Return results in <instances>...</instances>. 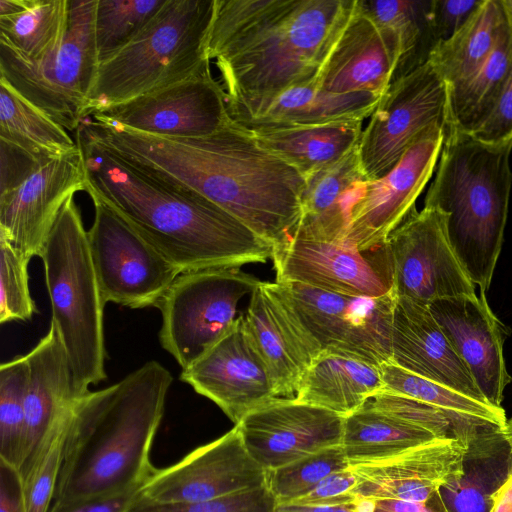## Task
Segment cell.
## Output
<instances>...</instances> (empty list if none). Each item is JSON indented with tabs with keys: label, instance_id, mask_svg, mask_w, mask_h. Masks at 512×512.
Returning <instances> with one entry per match:
<instances>
[{
	"label": "cell",
	"instance_id": "obj_1",
	"mask_svg": "<svg viewBox=\"0 0 512 512\" xmlns=\"http://www.w3.org/2000/svg\"><path fill=\"white\" fill-rule=\"evenodd\" d=\"M78 135L143 173L212 202L273 247L296 231L305 178L234 121L207 136L168 138L91 119Z\"/></svg>",
	"mask_w": 512,
	"mask_h": 512
},
{
	"label": "cell",
	"instance_id": "obj_2",
	"mask_svg": "<svg viewBox=\"0 0 512 512\" xmlns=\"http://www.w3.org/2000/svg\"><path fill=\"white\" fill-rule=\"evenodd\" d=\"M356 0H215L205 39L228 109L314 83Z\"/></svg>",
	"mask_w": 512,
	"mask_h": 512
},
{
	"label": "cell",
	"instance_id": "obj_3",
	"mask_svg": "<svg viewBox=\"0 0 512 512\" xmlns=\"http://www.w3.org/2000/svg\"><path fill=\"white\" fill-rule=\"evenodd\" d=\"M89 195L123 218L181 273L240 268L272 258L273 246L212 202L178 190L76 136Z\"/></svg>",
	"mask_w": 512,
	"mask_h": 512
},
{
	"label": "cell",
	"instance_id": "obj_4",
	"mask_svg": "<svg viewBox=\"0 0 512 512\" xmlns=\"http://www.w3.org/2000/svg\"><path fill=\"white\" fill-rule=\"evenodd\" d=\"M173 377L149 361L75 405L53 503L121 494L156 471L150 453Z\"/></svg>",
	"mask_w": 512,
	"mask_h": 512
},
{
	"label": "cell",
	"instance_id": "obj_5",
	"mask_svg": "<svg viewBox=\"0 0 512 512\" xmlns=\"http://www.w3.org/2000/svg\"><path fill=\"white\" fill-rule=\"evenodd\" d=\"M512 140L490 144L472 135H445L424 207L444 219L450 244L465 272L489 289L501 252L512 187Z\"/></svg>",
	"mask_w": 512,
	"mask_h": 512
},
{
	"label": "cell",
	"instance_id": "obj_6",
	"mask_svg": "<svg viewBox=\"0 0 512 512\" xmlns=\"http://www.w3.org/2000/svg\"><path fill=\"white\" fill-rule=\"evenodd\" d=\"M214 1L166 0L132 41L98 65L88 95L87 118L184 81L210 64L205 39Z\"/></svg>",
	"mask_w": 512,
	"mask_h": 512
},
{
	"label": "cell",
	"instance_id": "obj_7",
	"mask_svg": "<svg viewBox=\"0 0 512 512\" xmlns=\"http://www.w3.org/2000/svg\"><path fill=\"white\" fill-rule=\"evenodd\" d=\"M60 333L80 396L106 379L104 306L81 212L70 197L39 255Z\"/></svg>",
	"mask_w": 512,
	"mask_h": 512
},
{
	"label": "cell",
	"instance_id": "obj_8",
	"mask_svg": "<svg viewBox=\"0 0 512 512\" xmlns=\"http://www.w3.org/2000/svg\"><path fill=\"white\" fill-rule=\"evenodd\" d=\"M97 0H70L62 42L31 60L0 44V77L66 130L86 120L87 101L99 65L94 19Z\"/></svg>",
	"mask_w": 512,
	"mask_h": 512
},
{
	"label": "cell",
	"instance_id": "obj_9",
	"mask_svg": "<svg viewBox=\"0 0 512 512\" xmlns=\"http://www.w3.org/2000/svg\"><path fill=\"white\" fill-rule=\"evenodd\" d=\"M260 283L240 268L180 273L156 305L163 349L182 370L189 368L232 325L238 302Z\"/></svg>",
	"mask_w": 512,
	"mask_h": 512
},
{
	"label": "cell",
	"instance_id": "obj_10",
	"mask_svg": "<svg viewBox=\"0 0 512 512\" xmlns=\"http://www.w3.org/2000/svg\"><path fill=\"white\" fill-rule=\"evenodd\" d=\"M449 128L448 85L428 61L393 81L370 115L357 144L367 180L384 177L428 128Z\"/></svg>",
	"mask_w": 512,
	"mask_h": 512
},
{
	"label": "cell",
	"instance_id": "obj_11",
	"mask_svg": "<svg viewBox=\"0 0 512 512\" xmlns=\"http://www.w3.org/2000/svg\"><path fill=\"white\" fill-rule=\"evenodd\" d=\"M90 197L94 219L87 236L104 302L156 307L181 272L111 206Z\"/></svg>",
	"mask_w": 512,
	"mask_h": 512
},
{
	"label": "cell",
	"instance_id": "obj_12",
	"mask_svg": "<svg viewBox=\"0 0 512 512\" xmlns=\"http://www.w3.org/2000/svg\"><path fill=\"white\" fill-rule=\"evenodd\" d=\"M322 351L380 366L391 359L395 295L372 298L279 283Z\"/></svg>",
	"mask_w": 512,
	"mask_h": 512
},
{
	"label": "cell",
	"instance_id": "obj_13",
	"mask_svg": "<svg viewBox=\"0 0 512 512\" xmlns=\"http://www.w3.org/2000/svg\"><path fill=\"white\" fill-rule=\"evenodd\" d=\"M385 247L395 297L430 305L442 298L476 294L436 210L414 208L389 235Z\"/></svg>",
	"mask_w": 512,
	"mask_h": 512
},
{
	"label": "cell",
	"instance_id": "obj_14",
	"mask_svg": "<svg viewBox=\"0 0 512 512\" xmlns=\"http://www.w3.org/2000/svg\"><path fill=\"white\" fill-rule=\"evenodd\" d=\"M89 117L97 122L168 138L207 136L233 121L224 89L214 79L210 64L184 81Z\"/></svg>",
	"mask_w": 512,
	"mask_h": 512
},
{
	"label": "cell",
	"instance_id": "obj_15",
	"mask_svg": "<svg viewBox=\"0 0 512 512\" xmlns=\"http://www.w3.org/2000/svg\"><path fill=\"white\" fill-rule=\"evenodd\" d=\"M268 471L249 454L235 425L174 464L156 469L141 488L142 499L161 505L206 502L267 484Z\"/></svg>",
	"mask_w": 512,
	"mask_h": 512
},
{
	"label": "cell",
	"instance_id": "obj_16",
	"mask_svg": "<svg viewBox=\"0 0 512 512\" xmlns=\"http://www.w3.org/2000/svg\"><path fill=\"white\" fill-rule=\"evenodd\" d=\"M444 139V127L426 129L390 172L365 182L352 209L346 242L363 252L386 243L415 208L440 158Z\"/></svg>",
	"mask_w": 512,
	"mask_h": 512
},
{
	"label": "cell",
	"instance_id": "obj_17",
	"mask_svg": "<svg viewBox=\"0 0 512 512\" xmlns=\"http://www.w3.org/2000/svg\"><path fill=\"white\" fill-rule=\"evenodd\" d=\"M277 283H299L320 290L378 298L393 292L385 244L360 251L348 242H325L292 235L273 247Z\"/></svg>",
	"mask_w": 512,
	"mask_h": 512
},
{
	"label": "cell",
	"instance_id": "obj_18",
	"mask_svg": "<svg viewBox=\"0 0 512 512\" xmlns=\"http://www.w3.org/2000/svg\"><path fill=\"white\" fill-rule=\"evenodd\" d=\"M180 379L214 402L235 425L278 397L244 315L182 370Z\"/></svg>",
	"mask_w": 512,
	"mask_h": 512
},
{
	"label": "cell",
	"instance_id": "obj_19",
	"mask_svg": "<svg viewBox=\"0 0 512 512\" xmlns=\"http://www.w3.org/2000/svg\"><path fill=\"white\" fill-rule=\"evenodd\" d=\"M87 185L79 145L75 152L40 164L19 186L0 195V235L25 258L39 256L67 200Z\"/></svg>",
	"mask_w": 512,
	"mask_h": 512
},
{
	"label": "cell",
	"instance_id": "obj_20",
	"mask_svg": "<svg viewBox=\"0 0 512 512\" xmlns=\"http://www.w3.org/2000/svg\"><path fill=\"white\" fill-rule=\"evenodd\" d=\"M345 416L295 398L277 397L236 426L244 444L266 471L342 444Z\"/></svg>",
	"mask_w": 512,
	"mask_h": 512
},
{
	"label": "cell",
	"instance_id": "obj_21",
	"mask_svg": "<svg viewBox=\"0 0 512 512\" xmlns=\"http://www.w3.org/2000/svg\"><path fill=\"white\" fill-rule=\"evenodd\" d=\"M278 397L295 398L299 383L321 345L301 321L277 282H262L244 315Z\"/></svg>",
	"mask_w": 512,
	"mask_h": 512
},
{
	"label": "cell",
	"instance_id": "obj_22",
	"mask_svg": "<svg viewBox=\"0 0 512 512\" xmlns=\"http://www.w3.org/2000/svg\"><path fill=\"white\" fill-rule=\"evenodd\" d=\"M464 442L454 436L438 438L394 456L350 466L356 483L355 502L395 499L428 501L462 470Z\"/></svg>",
	"mask_w": 512,
	"mask_h": 512
},
{
	"label": "cell",
	"instance_id": "obj_23",
	"mask_svg": "<svg viewBox=\"0 0 512 512\" xmlns=\"http://www.w3.org/2000/svg\"><path fill=\"white\" fill-rule=\"evenodd\" d=\"M428 306L482 396L501 407L511 377L503 354V326L485 294L442 298Z\"/></svg>",
	"mask_w": 512,
	"mask_h": 512
},
{
	"label": "cell",
	"instance_id": "obj_24",
	"mask_svg": "<svg viewBox=\"0 0 512 512\" xmlns=\"http://www.w3.org/2000/svg\"><path fill=\"white\" fill-rule=\"evenodd\" d=\"M397 42L381 31L358 1L314 82L335 94L367 92L383 96L398 63Z\"/></svg>",
	"mask_w": 512,
	"mask_h": 512
},
{
	"label": "cell",
	"instance_id": "obj_25",
	"mask_svg": "<svg viewBox=\"0 0 512 512\" xmlns=\"http://www.w3.org/2000/svg\"><path fill=\"white\" fill-rule=\"evenodd\" d=\"M390 362L487 402L428 305L404 297L395 298Z\"/></svg>",
	"mask_w": 512,
	"mask_h": 512
},
{
	"label": "cell",
	"instance_id": "obj_26",
	"mask_svg": "<svg viewBox=\"0 0 512 512\" xmlns=\"http://www.w3.org/2000/svg\"><path fill=\"white\" fill-rule=\"evenodd\" d=\"M29 382L25 400V454L20 474L32 462L47 435L72 415L80 396L57 326L26 354Z\"/></svg>",
	"mask_w": 512,
	"mask_h": 512
},
{
	"label": "cell",
	"instance_id": "obj_27",
	"mask_svg": "<svg viewBox=\"0 0 512 512\" xmlns=\"http://www.w3.org/2000/svg\"><path fill=\"white\" fill-rule=\"evenodd\" d=\"M366 181L357 146L339 160L305 177L301 217L294 236L346 242L352 209Z\"/></svg>",
	"mask_w": 512,
	"mask_h": 512
},
{
	"label": "cell",
	"instance_id": "obj_28",
	"mask_svg": "<svg viewBox=\"0 0 512 512\" xmlns=\"http://www.w3.org/2000/svg\"><path fill=\"white\" fill-rule=\"evenodd\" d=\"M380 99L381 96L367 92L335 94L310 83L293 87L267 102L228 111L234 122L249 130L312 126L363 121Z\"/></svg>",
	"mask_w": 512,
	"mask_h": 512
},
{
	"label": "cell",
	"instance_id": "obj_29",
	"mask_svg": "<svg viewBox=\"0 0 512 512\" xmlns=\"http://www.w3.org/2000/svg\"><path fill=\"white\" fill-rule=\"evenodd\" d=\"M464 444L460 475L431 499L441 512H490L512 477V445L498 427L481 430Z\"/></svg>",
	"mask_w": 512,
	"mask_h": 512
},
{
	"label": "cell",
	"instance_id": "obj_30",
	"mask_svg": "<svg viewBox=\"0 0 512 512\" xmlns=\"http://www.w3.org/2000/svg\"><path fill=\"white\" fill-rule=\"evenodd\" d=\"M383 389L380 366L322 351L304 373L295 399L347 416Z\"/></svg>",
	"mask_w": 512,
	"mask_h": 512
},
{
	"label": "cell",
	"instance_id": "obj_31",
	"mask_svg": "<svg viewBox=\"0 0 512 512\" xmlns=\"http://www.w3.org/2000/svg\"><path fill=\"white\" fill-rule=\"evenodd\" d=\"M362 124L361 120H352L246 130L261 147L293 166L305 178L356 147Z\"/></svg>",
	"mask_w": 512,
	"mask_h": 512
},
{
	"label": "cell",
	"instance_id": "obj_32",
	"mask_svg": "<svg viewBox=\"0 0 512 512\" xmlns=\"http://www.w3.org/2000/svg\"><path fill=\"white\" fill-rule=\"evenodd\" d=\"M438 439L433 433L363 404L345 416L342 448L350 466L382 460Z\"/></svg>",
	"mask_w": 512,
	"mask_h": 512
},
{
	"label": "cell",
	"instance_id": "obj_33",
	"mask_svg": "<svg viewBox=\"0 0 512 512\" xmlns=\"http://www.w3.org/2000/svg\"><path fill=\"white\" fill-rule=\"evenodd\" d=\"M505 24L502 0H482L460 29L435 47L429 61L448 88L468 78L485 61Z\"/></svg>",
	"mask_w": 512,
	"mask_h": 512
},
{
	"label": "cell",
	"instance_id": "obj_34",
	"mask_svg": "<svg viewBox=\"0 0 512 512\" xmlns=\"http://www.w3.org/2000/svg\"><path fill=\"white\" fill-rule=\"evenodd\" d=\"M0 139L46 162L78 149L66 129L0 77Z\"/></svg>",
	"mask_w": 512,
	"mask_h": 512
},
{
	"label": "cell",
	"instance_id": "obj_35",
	"mask_svg": "<svg viewBox=\"0 0 512 512\" xmlns=\"http://www.w3.org/2000/svg\"><path fill=\"white\" fill-rule=\"evenodd\" d=\"M384 389L435 406L451 415L465 440L487 428H504L505 410L469 397L438 382L413 374L391 362L380 365ZM464 440V441H465Z\"/></svg>",
	"mask_w": 512,
	"mask_h": 512
},
{
	"label": "cell",
	"instance_id": "obj_36",
	"mask_svg": "<svg viewBox=\"0 0 512 512\" xmlns=\"http://www.w3.org/2000/svg\"><path fill=\"white\" fill-rule=\"evenodd\" d=\"M357 1L376 26L397 42L399 59L392 82L429 61L436 47L431 25L432 0Z\"/></svg>",
	"mask_w": 512,
	"mask_h": 512
},
{
	"label": "cell",
	"instance_id": "obj_37",
	"mask_svg": "<svg viewBox=\"0 0 512 512\" xmlns=\"http://www.w3.org/2000/svg\"><path fill=\"white\" fill-rule=\"evenodd\" d=\"M512 68V32L507 19L485 61L465 80L448 88L449 131L472 133L491 110ZM445 134V135H446Z\"/></svg>",
	"mask_w": 512,
	"mask_h": 512
},
{
	"label": "cell",
	"instance_id": "obj_38",
	"mask_svg": "<svg viewBox=\"0 0 512 512\" xmlns=\"http://www.w3.org/2000/svg\"><path fill=\"white\" fill-rule=\"evenodd\" d=\"M70 0H31L22 12L0 17V44L31 60L53 51L63 40Z\"/></svg>",
	"mask_w": 512,
	"mask_h": 512
},
{
	"label": "cell",
	"instance_id": "obj_39",
	"mask_svg": "<svg viewBox=\"0 0 512 512\" xmlns=\"http://www.w3.org/2000/svg\"><path fill=\"white\" fill-rule=\"evenodd\" d=\"M29 382L26 355L0 367V460L20 471L25 454V400Z\"/></svg>",
	"mask_w": 512,
	"mask_h": 512
},
{
	"label": "cell",
	"instance_id": "obj_40",
	"mask_svg": "<svg viewBox=\"0 0 512 512\" xmlns=\"http://www.w3.org/2000/svg\"><path fill=\"white\" fill-rule=\"evenodd\" d=\"M165 1L97 0L94 33L99 64L132 41Z\"/></svg>",
	"mask_w": 512,
	"mask_h": 512
},
{
	"label": "cell",
	"instance_id": "obj_41",
	"mask_svg": "<svg viewBox=\"0 0 512 512\" xmlns=\"http://www.w3.org/2000/svg\"><path fill=\"white\" fill-rule=\"evenodd\" d=\"M349 468L350 463L342 446L329 447L268 471L267 485L278 505L291 504L327 476Z\"/></svg>",
	"mask_w": 512,
	"mask_h": 512
},
{
	"label": "cell",
	"instance_id": "obj_42",
	"mask_svg": "<svg viewBox=\"0 0 512 512\" xmlns=\"http://www.w3.org/2000/svg\"><path fill=\"white\" fill-rule=\"evenodd\" d=\"M72 416L73 413L47 435L21 474L27 512H48L53 503Z\"/></svg>",
	"mask_w": 512,
	"mask_h": 512
},
{
	"label": "cell",
	"instance_id": "obj_43",
	"mask_svg": "<svg viewBox=\"0 0 512 512\" xmlns=\"http://www.w3.org/2000/svg\"><path fill=\"white\" fill-rule=\"evenodd\" d=\"M20 252L0 235V323L27 321L37 312L29 290L28 263Z\"/></svg>",
	"mask_w": 512,
	"mask_h": 512
},
{
	"label": "cell",
	"instance_id": "obj_44",
	"mask_svg": "<svg viewBox=\"0 0 512 512\" xmlns=\"http://www.w3.org/2000/svg\"><path fill=\"white\" fill-rule=\"evenodd\" d=\"M364 404L428 430L437 438L454 436L465 440L461 427L451 415L419 400L382 390Z\"/></svg>",
	"mask_w": 512,
	"mask_h": 512
},
{
	"label": "cell",
	"instance_id": "obj_45",
	"mask_svg": "<svg viewBox=\"0 0 512 512\" xmlns=\"http://www.w3.org/2000/svg\"><path fill=\"white\" fill-rule=\"evenodd\" d=\"M278 502L266 484L214 500L180 505H161L142 497L127 512H277Z\"/></svg>",
	"mask_w": 512,
	"mask_h": 512
},
{
	"label": "cell",
	"instance_id": "obj_46",
	"mask_svg": "<svg viewBox=\"0 0 512 512\" xmlns=\"http://www.w3.org/2000/svg\"><path fill=\"white\" fill-rule=\"evenodd\" d=\"M470 135L490 144L512 140V68L488 115Z\"/></svg>",
	"mask_w": 512,
	"mask_h": 512
},
{
	"label": "cell",
	"instance_id": "obj_47",
	"mask_svg": "<svg viewBox=\"0 0 512 512\" xmlns=\"http://www.w3.org/2000/svg\"><path fill=\"white\" fill-rule=\"evenodd\" d=\"M481 2L482 0H432L431 25L436 46L450 39Z\"/></svg>",
	"mask_w": 512,
	"mask_h": 512
},
{
	"label": "cell",
	"instance_id": "obj_48",
	"mask_svg": "<svg viewBox=\"0 0 512 512\" xmlns=\"http://www.w3.org/2000/svg\"><path fill=\"white\" fill-rule=\"evenodd\" d=\"M356 483L351 469L335 472L319 482L310 492L291 504L306 506L352 505V489Z\"/></svg>",
	"mask_w": 512,
	"mask_h": 512
},
{
	"label": "cell",
	"instance_id": "obj_49",
	"mask_svg": "<svg viewBox=\"0 0 512 512\" xmlns=\"http://www.w3.org/2000/svg\"><path fill=\"white\" fill-rule=\"evenodd\" d=\"M0 163L1 195L19 186L44 162L39 161L22 148L0 139Z\"/></svg>",
	"mask_w": 512,
	"mask_h": 512
},
{
	"label": "cell",
	"instance_id": "obj_50",
	"mask_svg": "<svg viewBox=\"0 0 512 512\" xmlns=\"http://www.w3.org/2000/svg\"><path fill=\"white\" fill-rule=\"evenodd\" d=\"M141 488L67 503H53L48 512H127L141 497Z\"/></svg>",
	"mask_w": 512,
	"mask_h": 512
},
{
	"label": "cell",
	"instance_id": "obj_51",
	"mask_svg": "<svg viewBox=\"0 0 512 512\" xmlns=\"http://www.w3.org/2000/svg\"><path fill=\"white\" fill-rule=\"evenodd\" d=\"M0 512H27L20 471L0 460Z\"/></svg>",
	"mask_w": 512,
	"mask_h": 512
},
{
	"label": "cell",
	"instance_id": "obj_52",
	"mask_svg": "<svg viewBox=\"0 0 512 512\" xmlns=\"http://www.w3.org/2000/svg\"><path fill=\"white\" fill-rule=\"evenodd\" d=\"M357 512H441L430 498L426 502L395 499L355 502Z\"/></svg>",
	"mask_w": 512,
	"mask_h": 512
},
{
	"label": "cell",
	"instance_id": "obj_53",
	"mask_svg": "<svg viewBox=\"0 0 512 512\" xmlns=\"http://www.w3.org/2000/svg\"><path fill=\"white\" fill-rule=\"evenodd\" d=\"M277 512H357L354 504L337 506L278 505Z\"/></svg>",
	"mask_w": 512,
	"mask_h": 512
},
{
	"label": "cell",
	"instance_id": "obj_54",
	"mask_svg": "<svg viewBox=\"0 0 512 512\" xmlns=\"http://www.w3.org/2000/svg\"><path fill=\"white\" fill-rule=\"evenodd\" d=\"M490 512H512V477L497 494Z\"/></svg>",
	"mask_w": 512,
	"mask_h": 512
},
{
	"label": "cell",
	"instance_id": "obj_55",
	"mask_svg": "<svg viewBox=\"0 0 512 512\" xmlns=\"http://www.w3.org/2000/svg\"><path fill=\"white\" fill-rule=\"evenodd\" d=\"M31 0H0V17L10 16L24 11Z\"/></svg>",
	"mask_w": 512,
	"mask_h": 512
},
{
	"label": "cell",
	"instance_id": "obj_56",
	"mask_svg": "<svg viewBox=\"0 0 512 512\" xmlns=\"http://www.w3.org/2000/svg\"><path fill=\"white\" fill-rule=\"evenodd\" d=\"M502 3L504 6L505 15H506V19H507L509 28L512 32V0H502Z\"/></svg>",
	"mask_w": 512,
	"mask_h": 512
},
{
	"label": "cell",
	"instance_id": "obj_57",
	"mask_svg": "<svg viewBox=\"0 0 512 512\" xmlns=\"http://www.w3.org/2000/svg\"><path fill=\"white\" fill-rule=\"evenodd\" d=\"M503 431L512 445V419L507 420L506 425L503 428Z\"/></svg>",
	"mask_w": 512,
	"mask_h": 512
}]
</instances>
